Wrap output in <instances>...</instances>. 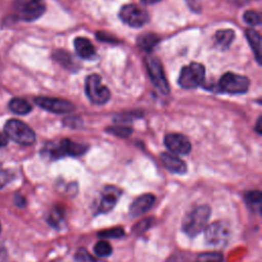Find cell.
Wrapping results in <instances>:
<instances>
[{
    "instance_id": "cell-5",
    "label": "cell",
    "mask_w": 262,
    "mask_h": 262,
    "mask_svg": "<svg viewBox=\"0 0 262 262\" xmlns=\"http://www.w3.org/2000/svg\"><path fill=\"white\" fill-rule=\"evenodd\" d=\"M205 79V68L198 62H191L189 66L183 67L179 78L178 84L184 89H193L200 86Z\"/></svg>"
},
{
    "instance_id": "cell-26",
    "label": "cell",
    "mask_w": 262,
    "mask_h": 262,
    "mask_svg": "<svg viewBox=\"0 0 262 262\" xmlns=\"http://www.w3.org/2000/svg\"><path fill=\"white\" fill-rule=\"evenodd\" d=\"M124 229L122 227H114L110 229H104L97 232V235L100 237H107V238H119L124 235Z\"/></svg>"
},
{
    "instance_id": "cell-13",
    "label": "cell",
    "mask_w": 262,
    "mask_h": 262,
    "mask_svg": "<svg viewBox=\"0 0 262 262\" xmlns=\"http://www.w3.org/2000/svg\"><path fill=\"white\" fill-rule=\"evenodd\" d=\"M156 198L151 193H144L130 205L129 214L132 217H138L146 213L155 204Z\"/></svg>"
},
{
    "instance_id": "cell-16",
    "label": "cell",
    "mask_w": 262,
    "mask_h": 262,
    "mask_svg": "<svg viewBox=\"0 0 262 262\" xmlns=\"http://www.w3.org/2000/svg\"><path fill=\"white\" fill-rule=\"evenodd\" d=\"M59 148L60 151L62 154V156H74V157H78L81 156L83 154H85L88 149V145L86 144H81V143H77L75 141H72L71 139H62L59 142Z\"/></svg>"
},
{
    "instance_id": "cell-27",
    "label": "cell",
    "mask_w": 262,
    "mask_h": 262,
    "mask_svg": "<svg viewBox=\"0 0 262 262\" xmlns=\"http://www.w3.org/2000/svg\"><path fill=\"white\" fill-rule=\"evenodd\" d=\"M244 21L250 26H259L261 24V15L254 10H248L244 13Z\"/></svg>"
},
{
    "instance_id": "cell-33",
    "label": "cell",
    "mask_w": 262,
    "mask_h": 262,
    "mask_svg": "<svg viewBox=\"0 0 262 262\" xmlns=\"http://www.w3.org/2000/svg\"><path fill=\"white\" fill-rule=\"evenodd\" d=\"M8 137L5 133H0V147H3L7 144Z\"/></svg>"
},
{
    "instance_id": "cell-15",
    "label": "cell",
    "mask_w": 262,
    "mask_h": 262,
    "mask_svg": "<svg viewBox=\"0 0 262 262\" xmlns=\"http://www.w3.org/2000/svg\"><path fill=\"white\" fill-rule=\"evenodd\" d=\"M77 54L84 59H92L95 57L96 52L93 44L87 38L78 37L74 41Z\"/></svg>"
},
{
    "instance_id": "cell-35",
    "label": "cell",
    "mask_w": 262,
    "mask_h": 262,
    "mask_svg": "<svg viewBox=\"0 0 262 262\" xmlns=\"http://www.w3.org/2000/svg\"><path fill=\"white\" fill-rule=\"evenodd\" d=\"M143 3H145V4H154V3H157V2H159V1H161V0H141Z\"/></svg>"
},
{
    "instance_id": "cell-17",
    "label": "cell",
    "mask_w": 262,
    "mask_h": 262,
    "mask_svg": "<svg viewBox=\"0 0 262 262\" xmlns=\"http://www.w3.org/2000/svg\"><path fill=\"white\" fill-rule=\"evenodd\" d=\"M246 37L249 41V44L255 54V57L259 64H261V37L255 30L248 29L246 31Z\"/></svg>"
},
{
    "instance_id": "cell-2",
    "label": "cell",
    "mask_w": 262,
    "mask_h": 262,
    "mask_svg": "<svg viewBox=\"0 0 262 262\" xmlns=\"http://www.w3.org/2000/svg\"><path fill=\"white\" fill-rule=\"evenodd\" d=\"M4 133L8 139H11L20 145H31L36 140L35 132L24 122L11 119L4 126Z\"/></svg>"
},
{
    "instance_id": "cell-12",
    "label": "cell",
    "mask_w": 262,
    "mask_h": 262,
    "mask_svg": "<svg viewBox=\"0 0 262 262\" xmlns=\"http://www.w3.org/2000/svg\"><path fill=\"white\" fill-rule=\"evenodd\" d=\"M122 191L118 187L113 185L105 186L103 191L101 192L100 202L97 206V213L103 214L110 212L118 203Z\"/></svg>"
},
{
    "instance_id": "cell-36",
    "label": "cell",
    "mask_w": 262,
    "mask_h": 262,
    "mask_svg": "<svg viewBox=\"0 0 262 262\" xmlns=\"http://www.w3.org/2000/svg\"><path fill=\"white\" fill-rule=\"evenodd\" d=\"M0 231H1V224H0Z\"/></svg>"
},
{
    "instance_id": "cell-9",
    "label": "cell",
    "mask_w": 262,
    "mask_h": 262,
    "mask_svg": "<svg viewBox=\"0 0 262 262\" xmlns=\"http://www.w3.org/2000/svg\"><path fill=\"white\" fill-rule=\"evenodd\" d=\"M119 16L123 23L133 28L142 27L149 19L148 13L136 4L124 5L119 12Z\"/></svg>"
},
{
    "instance_id": "cell-3",
    "label": "cell",
    "mask_w": 262,
    "mask_h": 262,
    "mask_svg": "<svg viewBox=\"0 0 262 262\" xmlns=\"http://www.w3.org/2000/svg\"><path fill=\"white\" fill-rule=\"evenodd\" d=\"M13 8L18 18L33 21L45 12L46 5L44 0H15Z\"/></svg>"
},
{
    "instance_id": "cell-1",
    "label": "cell",
    "mask_w": 262,
    "mask_h": 262,
    "mask_svg": "<svg viewBox=\"0 0 262 262\" xmlns=\"http://www.w3.org/2000/svg\"><path fill=\"white\" fill-rule=\"evenodd\" d=\"M211 215L208 205H200L190 211L182 221V230L190 237L201 233L207 226Z\"/></svg>"
},
{
    "instance_id": "cell-25",
    "label": "cell",
    "mask_w": 262,
    "mask_h": 262,
    "mask_svg": "<svg viewBox=\"0 0 262 262\" xmlns=\"http://www.w3.org/2000/svg\"><path fill=\"white\" fill-rule=\"evenodd\" d=\"M155 222V218L152 216L144 218L142 220H140L139 222H137L134 227H133V232H135L136 234H140L143 233L144 231H146Z\"/></svg>"
},
{
    "instance_id": "cell-20",
    "label": "cell",
    "mask_w": 262,
    "mask_h": 262,
    "mask_svg": "<svg viewBox=\"0 0 262 262\" xmlns=\"http://www.w3.org/2000/svg\"><path fill=\"white\" fill-rule=\"evenodd\" d=\"M160 41V38L152 33H146L143 35H140L137 38V45L145 51H150Z\"/></svg>"
},
{
    "instance_id": "cell-28",
    "label": "cell",
    "mask_w": 262,
    "mask_h": 262,
    "mask_svg": "<svg viewBox=\"0 0 262 262\" xmlns=\"http://www.w3.org/2000/svg\"><path fill=\"white\" fill-rule=\"evenodd\" d=\"M106 131L108 133H112L113 135H116L118 137H122V138H126L129 137L130 134L132 133V129L129 127H125V126H116V127H108L106 129Z\"/></svg>"
},
{
    "instance_id": "cell-21",
    "label": "cell",
    "mask_w": 262,
    "mask_h": 262,
    "mask_svg": "<svg viewBox=\"0 0 262 262\" xmlns=\"http://www.w3.org/2000/svg\"><path fill=\"white\" fill-rule=\"evenodd\" d=\"M245 201L247 205L254 209L258 210L259 212L261 211V203H262V193L260 190H251L247 191L245 193Z\"/></svg>"
},
{
    "instance_id": "cell-4",
    "label": "cell",
    "mask_w": 262,
    "mask_h": 262,
    "mask_svg": "<svg viewBox=\"0 0 262 262\" xmlns=\"http://www.w3.org/2000/svg\"><path fill=\"white\" fill-rule=\"evenodd\" d=\"M85 92L89 100L95 104H104L111 97V92L101 82L100 76L92 74L85 80Z\"/></svg>"
},
{
    "instance_id": "cell-8",
    "label": "cell",
    "mask_w": 262,
    "mask_h": 262,
    "mask_svg": "<svg viewBox=\"0 0 262 262\" xmlns=\"http://www.w3.org/2000/svg\"><path fill=\"white\" fill-rule=\"evenodd\" d=\"M145 62L149 78L156 89L164 95L168 94L170 92V88L165 77L163 66L160 59L156 56H147Z\"/></svg>"
},
{
    "instance_id": "cell-34",
    "label": "cell",
    "mask_w": 262,
    "mask_h": 262,
    "mask_svg": "<svg viewBox=\"0 0 262 262\" xmlns=\"http://www.w3.org/2000/svg\"><path fill=\"white\" fill-rule=\"evenodd\" d=\"M255 129H256V131H257V133H258V134H261V133H262V131H261V117H259V118H258Z\"/></svg>"
},
{
    "instance_id": "cell-7",
    "label": "cell",
    "mask_w": 262,
    "mask_h": 262,
    "mask_svg": "<svg viewBox=\"0 0 262 262\" xmlns=\"http://www.w3.org/2000/svg\"><path fill=\"white\" fill-rule=\"evenodd\" d=\"M250 82L245 76H241L233 73L224 74L219 82L218 88L221 92L229 94H243L248 91Z\"/></svg>"
},
{
    "instance_id": "cell-11",
    "label": "cell",
    "mask_w": 262,
    "mask_h": 262,
    "mask_svg": "<svg viewBox=\"0 0 262 262\" xmlns=\"http://www.w3.org/2000/svg\"><path fill=\"white\" fill-rule=\"evenodd\" d=\"M165 146L173 154L176 155H187L191 150V143L189 139L179 133L167 134L164 138Z\"/></svg>"
},
{
    "instance_id": "cell-23",
    "label": "cell",
    "mask_w": 262,
    "mask_h": 262,
    "mask_svg": "<svg viewBox=\"0 0 262 262\" xmlns=\"http://www.w3.org/2000/svg\"><path fill=\"white\" fill-rule=\"evenodd\" d=\"M95 254L98 257H107L112 254L113 252V248L111 246V244L108 242L105 241H99L95 244L94 248H93Z\"/></svg>"
},
{
    "instance_id": "cell-24",
    "label": "cell",
    "mask_w": 262,
    "mask_h": 262,
    "mask_svg": "<svg viewBox=\"0 0 262 262\" xmlns=\"http://www.w3.org/2000/svg\"><path fill=\"white\" fill-rule=\"evenodd\" d=\"M222 254L219 252L202 253L196 257V262H222Z\"/></svg>"
},
{
    "instance_id": "cell-14",
    "label": "cell",
    "mask_w": 262,
    "mask_h": 262,
    "mask_svg": "<svg viewBox=\"0 0 262 262\" xmlns=\"http://www.w3.org/2000/svg\"><path fill=\"white\" fill-rule=\"evenodd\" d=\"M161 162L162 164L166 167L167 170L176 173V174H185L187 171V166L186 163L181 160L180 158L168 154V152H162L161 156Z\"/></svg>"
},
{
    "instance_id": "cell-6",
    "label": "cell",
    "mask_w": 262,
    "mask_h": 262,
    "mask_svg": "<svg viewBox=\"0 0 262 262\" xmlns=\"http://www.w3.org/2000/svg\"><path fill=\"white\" fill-rule=\"evenodd\" d=\"M204 231L207 245L215 248L225 246L230 234L229 226L223 221H215L210 225H207Z\"/></svg>"
},
{
    "instance_id": "cell-30",
    "label": "cell",
    "mask_w": 262,
    "mask_h": 262,
    "mask_svg": "<svg viewBox=\"0 0 262 262\" xmlns=\"http://www.w3.org/2000/svg\"><path fill=\"white\" fill-rule=\"evenodd\" d=\"M11 173L7 170H0V188L4 187L11 180Z\"/></svg>"
},
{
    "instance_id": "cell-32",
    "label": "cell",
    "mask_w": 262,
    "mask_h": 262,
    "mask_svg": "<svg viewBox=\"0 0 262 262\" xmlns=\"http://www.w3.org/2000/svg\"><path fill=\"white\" fill-rule=\"evenodd\" d=\"M14 201H15V204H16L18 207H20V208H23V207L26 205V201H25V199H24L21 195H19V194L15 195Z\"/></svg>"
},
{
    "instance_id": "cell-18",
    "label": "cell",
    "mask_w": 262,
    "mask_h": 262,
    "mask_svg": "<svg viewBox=\"0 0 262 262\" xmlns=\"http://www.w3.org/2000/svg\"><path fill=\"white\" fill-rule=\"evenodd\" d=\"M215 39H216V45L221 50H225L231 45L234 39V33L232 30H221L216 33Z\"/></svg>"
},
{
    "instance_id": "cell-22",
    "label": "cell",
    "mask_w": 262,
    "mask_h": 262,
    "mask_svg": "<svg viewBox=\"0 0 262 262\" xmlns=\"http://www.w3.org/2000/svg\"><path fill=\"white\" fill-rule=\"evenodd\" d=\"M64 219V214H63V210L60 209V208H53L51 210V212L49 213L48 215V218H47V222L55 227V228H59L60 227V224L62 223Z\"/></svg>"
},
{
    "instance_id": "cell-31",
    "label": "cell",
    "mask_w": 262,
    "mask_h": 262,
    "mask_svg": "<svg viewBox=\"0 0 262 262\" xmlns=\"http://www.w3.org/2000/svg\"><path fill=\"white\" fill-rule=\"evenodd\" d=\"M6 259V249L4 245L0 242V262H4Z\"/></svg>"
},
{
    "instance_id": "cell-29",
    "label": "cell",
    "mask_w": 262,
    "mask_h": 262,
    "mask_svg": "<svg viewBox=\"0 0 262 262\" xmlns=\"http://www.w3.org/2000/svg\"><path fill=\"white\" fill-rule=\"evenodd\" d=\"M75 258L78 262H94L92 257L85 251V249H79Z\"/></svg>"
},
{
    "instance_id": "cell-10",
    "label": "cell",
    "mask_w": 262,
    "mask_h": 262,
    "mask_svg": "<svg viewBox=\"0 0 262 262\" xmlns=\"http://www.w3.org/2000/svg\"><path fill=\"white\" fill-rule=\"evenodd\" d=\"M34 101L41 108H44L54 114H67L75 110V105L71 101L60 99V98L41 96V97H36Z\"/></svg>"
},
{
    "instance_id": "cell-19",
    "label": "cell",
    "mask_w": 262,
    "mask_h": 262,
    "mask_svg": "<svg viewBox=\"0 0 262 262\" xmlns=\"http://www.w3.org/2000/svg\"><path fill=\"white\" fill-rule=\"evenodd\" d=\"M9 110L17 115H27L32 111V105L23 98H12L8 103Z\"/></svg>"
}]
</instances>
